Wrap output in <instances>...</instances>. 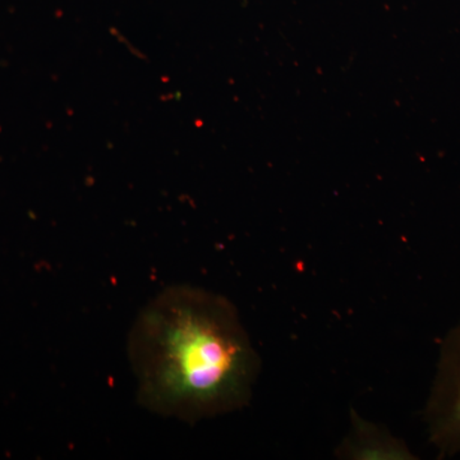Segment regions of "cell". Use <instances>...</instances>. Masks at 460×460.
<instances>
[{
    "mask_svg": "<svg viewBox=\"0 0 460 460\" xmlns=\"http://www.w3.org/2000/svg\"><path fill=\"white\" fill-rule=\"evenodd\" d=\"M128 357L142 407L189 423L243 408L260 371L235 305L189 284L165 288L142 308Z\"/></svg>",
    "mask_w": 460,
    "mask_h": 460,
    "instance_id": "1",
    "label": "cell"
},
{
    "mask_svg": "<svg viewBox=\"0 0 460 460\" xmlns=\"http://www.w3.org/2000/svg\"><path fill=\"white\" fill-rule=\"evenodd\" d=\"M423 420L438 458L460 454V321L441 343Z\"/></svg>",
    "mask_w": 460,
    "mask_h": 460,
    "instance_id": "2",
    "label": "cell"
},
{
    "mask_svg": "<svg viewBox=\"0 0 460 460\" xmlns=\"http://www.w3.org/2000/svg\"><path fill=\"white\" fill-rule=\"evenodd\" d=\"M350 434L341 444L339 456L348 459H416L407 445L361 417L352 416Z\"/></svg>",
    "mask_w": 460,
    "mask_h": 460,
    "instance_id": "3",
    "label": "cell"
}]
</instances>
